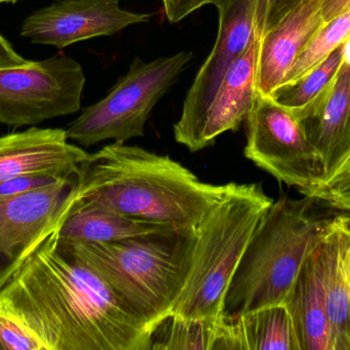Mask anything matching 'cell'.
<instances>
[{
  "label": "cell",
  "instance_id": "obj_1",
  "mask_svg": "<svg viewBox=\"0 0 350 350\" xmlns=\"http://www.w3.org/2000/svg\"><path fill=\"white\" fill-rule=\"evenodd\" d=\"M0 312L45 350H151L155 334L57 228L0 286Z\"/></svg>",
  "mask_w": 350,
  "mask_h": 350
},
{
  "label": "cell",
  "instance_id": "obj_2",
  "mask_svg": "<svg viewBox=\"0 0 350 350\" xmlns=\"http://www.w3.org/2000/svg\"><path fill=\"white\" fill-rule=\"evenodd\" d=\"M232 183L203 182L170 156L114 142L90 154L81 164L74 195L85 203L187 234L195 232Z\"/></svg>",
  "mask_w": 350,
  "mask_h": 350
},
{
  "label": "cell",
  "instance_id": "obj_3",
  "mask_svg": "<svg viewBox=\"0 0 350 350\" xmlns=\"http://www.w3.org/2000/svg\"><path fill=\"white\" fill-rule=\"evenodd\" d=\"M349 219V212L312 195L273 201L230 282L226 318L283 303L310 253Z\"/></svg>",
  "mask_w": 350,
  "mask_h": 350
},
{
  "label": "cell",
  "instance_id": "obj_4",
  "mask_svg": "<svg viewBox=\"0 0 350 350\" xmlns=\"http://www.w3.org/2000/svg\"><path fill=\"white\" fill-rule=\"evenodd\" d=\"M273 203L260 184L232 183L193 234L185 283L172 316L222 323L224 300L241 259Z\"/></svg>",
  "mask_w": 350,
  "mask_h": 350
},
{
  "label": "cell",
  "instance_id": "obj_5",
  "mask_svg": "<svg viewBox=\"0 0 350 350\" xmlns=\"http://www.w3.org/2000/svg\"><path fill=\"white\" fill-rule=\"evenodd\" d=\"M193 234L172 232L113 242L67 240L74 252L155 333L172 316L183 290Z\"/></svg>",
  "mask_w": 350,
  "mask_h": 350
},
{
  "label": "cell",
  "instance_id": "obj_6",
  "mask_svg": "<svg viewBox=\"0 0 350 350\" xmlns=\"http://www.w3.org/2000/svg\"><path fill=\"white\" fill-rule=\"evenodd\" d=\"M191 51L146 63L135 57L129 72L117 80L102 100L82 110L69 125L68 139L90 147L113 140L126 143L145 135V125L154 107L167 94L193 60Z\"/></svg>",
  "mask_w": 350,
  "mask_h": 350
},
{
  "label": "cell",
  "instance_id": "obj_7",
  "mask_svg": "<svg viewBox=\"0 0 350 350\" xmlns=\"http://www.w3.org/2000/svg\"><path fill=\"white\" fill-rule=\"evenodd\" d=\"M246 125L244 154L253 164L304 195L323 184L322 158L291 110L258 92Z\"/></svg>",
  "mask_w": 350,
  "mask_h": 350
},
{
  "label": "cell",
  "instance_id": "obj_8",
  "mask_svg": "<svg viewBox=\"0 0 350 350\" xmlns=\"http://www.w3.org/2000/svg\"><path fill=\"white\" fill-rule=\"evenodd\" d=\"M85 80L65 55L0 68V123L24 127L78 112Z\"/></svg>",
  "mask_w": 350,
  "mask_h": 350
},
{
  "label": "cell",
  "instance_id": "obj_9",
  "mask_svg": "<svg viewBox=\"0 0 350 350\" xmlns=\"http://www.w3.org/2000/svg\"><path fill=\"white\" fill-rule=\"evenodd\" d=\"M219 26L211 53L198 71L174 127L175 141L196 152L204 121L228 68L265 31L269 0H218Z\"/></svg>",
  "mask_w": 350,
  "mask_h": 350
},
{
  "label": "cell",
  "instance_id": "obj_10",
  "mask_svg": "<svg viewBox=\"0 0 350 350\" xmlns=\"http://www.w3.org/2000/svg\"><path fill=\"white\" fill-rule=\"evenodd\" d=\"M76 177L26 195L0 197V286L71 208Z\"/></svg>",
  "mask_w": 350,
  "mask_h": 350
},
{
  "label": "cell",
  "instance_id": "obj_11",
  "mask_svg": "<svg viewBox=\"0 0 350 350\" xmlns=\"http://www.w3.org/2000/svg\"><path fill=\"white\" fill-rule=\"evenodd\" d=\"M150 20L151 14L124 10L119 0H57L30 14L21 34L32 43L64 49Z\"/></svg>",
  "mask_w": 350,
  "mask_h": 350
},
{
  "label": "cell",
  "instance_id": "obj_12",
  "mask_svg": "<svg viewBox=\"0 0 350 350\" xmlns=\"http://www.w3.org/2000/svg\"><path fill=\"white\" fill-rule=\"evenodd\" d=\"M68 140L66 129L38 127L0 137V183L31 173L77 176L90 153Z\"/></svg>",
  "mask_w": 350,
  "mask_h": 350
},
{
  "label": "cell",
  "instance_id": "obj_13",
  "mask_svg": "<svg viewBox=\"0 0 350 350\" xmlns=\"http://www.w3.org/2000/svg\"><path fill=\"white\" fill-rule=\"evenodd\" d=\"M300 123L324 164V182L308 195L316 197L331 186L350 164L349 59L343 64L324 100Z\"/></svg>",
  "mask_w": 350,
  "mask_h": 350
},
{
  "label": "cell",
  "instance_id": "obj_14",
  "mask_svg": "<svg viewBox=\"0 0 350 350\" xmlns=\"http://www.w3.org/2000/svg\"><path fill=\"white\" fill-rule=\"evenodd\" d=\"M325 0H302L273 28L263 33L257 65V90L271 96L285 82L300 53L326 25Z\"/></svg>",
  "mask_w": 350,
  "mask_h": 350
},
{
  "label": "cell",
  "instance_id": "obj_15",
  "mask_svg": "<svg viewBox=\"0 0 350 350\" xmlns=\"http://www.w3.org/2000/svg\"><path fill=\"white\" fill-rule=\"evenodd\" d=\"M261 36L262 33H258L226 71L206 115L196 152L213 145L220 135L238 131L246 123L258 95L257 65Z\"/></svg>",
  "mask_w": 350,
  "mask_h": 350
},
{
  "label": "cell",
  "instance_id": "obj_16",
  "mask_svg": "<svg viewBox=\"0 0 350 350\" xmlns=\"http://www.w3.org/2000/svg\"><path fill=\"white\" fill-rule=\"evenodd\" d=\"M325 240L306 259L283 303L287 308L300 350H332L326 308Z\"/></svg>",
  "mask_w": 350,
  "mask_h": 350
},
{
  "label": "cell",
  "instance_id": "obj_17",
  "mask_svg": "<svg viewBox=\"0 0 350 350\" xmlns=\"http://www.w3.org/2000/svg\"><path fill=\"white\" fill-rule=\"evenodd\" d=\"M300 350L285 304L228 316L213 350Z\"/></svg>",
  "mask_w": 350,
  "mask_h": 350
},
{
  "label": "cell",
  "instance_id": "obj_18",
  "mask_svg": "<svg viewBox=\"0 0 350 350\" xmlns=\"http://www.w3.org/2000/svg\"><path fill=\"white\" fill-rule=\"evenodd\" d=\"M57 232L62 238L75 242H113L174 230L85 203L74 195L73 203L57 226Z\"/></svg>",
  "mask_w": 350,
  "mask_h": 350
},
{
  "label": "cell",
  "instance_id": "obj_19",
  "mask_svg": "<svg viewBox=\"0 0 350 350\" xmlns=\"http://www.w3.org/2000/svg\"><path fill=\"white\" fill-rule=\"evenodd\" d=\"M326 308L332 350H350V219L325 240Z\"/></svg>",
  "mask_w": 350,
  "mask_h": 350
},
{
  "label": "cell",
  "instance_id": "obj_20",
  "mask_svg": "<svg viewBox=\"0 0 350 350\" xmlns=\"http://www.w3.org/2000/svg\"><path fill=\"white\" fill-rule=\"evenodd\" d=\"M347 45L349 43L341 45L324 63L298 82L279 86L271 92V98L302 121L332 88L341 67L349 59Z\"/></svg>",
  "mask_w": 350,
  "mask_h": 350
},
{
  "label": "cell",
  "instance_id": "obj_21",
  "mask_svg": "<svg viewBox=\"0 0 350 350\" xmlns=\"http://www.w3.org/2000/svg\"><path fill=\"white\" fill-rule=\"evenodd\" d=\"M224 322L170 316L154 334L152 349L213 350Z\"/></svg>",
  "mask_w": 350,
  "mask_h": 350
},
{
  "label": "cell",
  "instance_id": "obj_22",
  "mask_svg": "<svg viewBox=\"0 0 350 350\" xmlns=\"http://www.w3.org/2000/svg\"><path fill=\"white\" fill-rule=\"evenodd\" d=\"M350 40V8L326 23L296 60L283 84H291L314 71ZM282 84V86H283Z\"/></svg>",
  "mask_w": 350,
  "mask_h": 350
},
{
  "label": "cell",
  "instance_id": "obj_23",
  "mask_svg": "<svg viewBox=\"0 0 350 350\" xmlns=\"http://www.w3.org/2000/svg\"><path fill=\"white\" fill-rule=\"evenodd\" d=\"M0 349L45 350L34 333L21 323L0 312Z\"/></svg>",
  "mask_w": 350,
  "mask_h": 350
},
{
  "label": "cell",
  "instance_id": "obj_24",
  "mask_svg": "<svg viewBox=\"0 0 350 350\" xmlns=\"http://www.w3.org/2000/svg\"><path fill=\"white\" fill-rule=\"evenodd\" d=\"M62 180H66V179L59 178L49 173H31V174L21 175L16 178L0 183V197L26 195Z\"/></svg>",
  "mask_w": 350,
  "mask_h": 350
},
{
  "label": "cell",
  "instance_id": "obj_25",
  "mask_svg": "<svg viewBox=\"0 0 350 350\" xmlns=\"http://www.w3.org/2000/svg\"><path fill=\"white\" fill-rule=\"evenodd\" d=\"M343 211L350 212V164L328 188L316 195Z\"/></svg>",
  "mask_w": 350,
  "mask_h": 350
},
{
  "label": "cell",
  "instance_id": "obj_26",
  "mask_svg": "<svg viewBox=\"0 0 350 350\" xmlns=\"http://www.w3.org/2000/svg\"><path fill=\"white\" fill-rule=\"evenodd\" d=\"M218 0H162L164 12L170 23H178L189 14L207 5L215 4Z\"/></svg>",
  "mask_w": 350,
  "mask_h": 350
},
{
  "label": "cell",
  "instance_id": "obj_27",
  "mask_svg": "<svg viewBox=\"0 0 350 350\" xmlns=\"http://www.w3.org/2000/svg\"><path fill=\"white\" fill-rule=\"evenodd\" d=\"M301 1L302 0H269L263 33L273 28L286 14Z\"/></svg>",
  "mask_w": 350,
  "mask_h": 350
},
{
  "label": "cell",
  "instance_id": "obj_28",
  "mask_svg": "<svg viewBox=\"0 0 350 350\" xmlns=\"http://www.w3.org/2000/svg\"><path fill=\"white\" fill-rule=\"evenodd\" d=\"M27 60L21 57L5 38L0 34V68L22 65Z\"/></svg>",
  "mask_w": 350,
  "mask_h": 350
},
{
  "label": "cell",
  "instance_id": "obj_29",
  "mask_svg": "<svg viewBox=\"0 0 350 350\" xmlns=\"http://www.w3.org/2000/svg\"><path fill=\"white\" fill-rule=\"evenodd\" d=\"M350 8V0H325L323 5V18L325 22L336 18Z\"/></svg>",
  "mask_w": 350,
  "mask_h": 350
},
{
  "label": "cell",
  "instance_id": "obj_30",
  "mask_svg": "<svg viewBox=\"0 0 350 350\" xmlns=\"http://www.w3.org/2000/svg\"><path fill=\"white\" fill-rule=\"evenodd\" d=\"M18 0H0V4L3 3H16Z\"/></svg>",
  "mask_w": 350,
  "mask_h": 350
},
{
  "label": "cell",
  "instance_id": "obj_31",
  "mask_svg": "<svg viewBox=\"0 0 350 350\" xmlns=\"http://www.w3.org/2000/svg\"><path fill=\"white\" fill-rule=\"evenodd\" d=\"M349 257H350V252H349Z\"/></svg>",
  "mask_w": 350,
  "mask_h": 350
}]
</instances>
